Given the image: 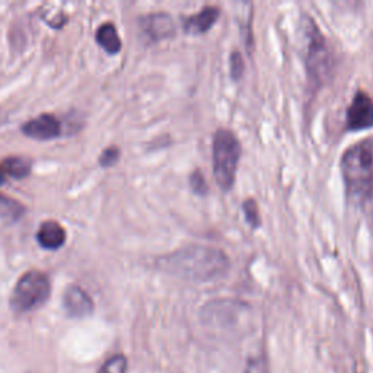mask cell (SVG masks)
<instances>
[{"mask_svg":"<svg viewBox=\"0 0 373 373\" xmlns=\"http://www.w3.org/2000/svg\"><path fill=\"white\" fill-rule=\"evenodd\" d=\"M213 174L217 185L223 192H229L238 171L241 159V143L234 131L219 129L213 134Z\"/></svg>","mask_w":373,"mask_h":373,"instance_id":"3","label":"cell"},{"mask_svg":"<svg viewBox=\"0 0 373 373\" xmlns=\"http://www.w3.org/2000/svg\"><path fill=\"white\" fill-rule=\"evenodd\" d=\"M5 181H6V174H5L4 168H2V165H0V185H2Z\"/></svg>","mask_w":373,"mask_h":373,"instance_id":"21","label":"cell"},{"mask_svg":"<svg viewBox=\"0 0 373 373\" xmlns=\"http://www.w3.org/2000/svg\"><path fill=\"white\" fill-rule=\"evenodd\" d=\"M245 373H264V367L259 362H251Z\"/></svg>","mask_w":373,"mask_h":373,"instance_id":"20","label":"cell"},{"mask_svg":"<svg viewBox=\"0 0 373 373\" xmlns=\"http://www.w3.org/2000/svg\"><path fill=\"white\" fill-rule=\"evenodd\" d=\"M22 213H24V209L18 202L11 200L0 194V217L15 220V219L21 217Z\"/></svg>","mask_w":373,"mask_h":373,"instance_id":"14","label":"cell"},{"mask_svg":"<svg viewBox=\"0 0 373 373\" xmlns=\"http://www.w3.org/2000/svg\"><path fill=\"white\" fill-rule=\"evenodd\" d=\"M143 28L144 31L152 36L154 40H161V39H166V36H171L175 31L174 26V21L169 15L166 14H155V15H149L147 18H144L143 22Z\"/></svg>","mask_w":373,"mask_h":373,"instance_id":"10","label":"cell"},{"mask_svg":"<svg viewBox=\"0 0 373 373\" xmlns=\"http://www.w3.org/2000/svg\"><path fill=\"white\" fill-rule=\"evenodd\" d=\"M22 131L35 140H51L60 134V124L56 117L43 114L24 124Z\"/></svg>","mask_w":373,"mask_h":373,"instance_id":"8","label":"cell"},{"mask_svg":"<svg viewBox=\"0 0 373 373\" xmlns=\"http://www.w3.org/2000/svg\"><path fill=\"white\" fill-rule=\"evenodd\" d=\"M127 367V360L124 356L117 354L114 357H111L102 367L101 373H124Z\"/></svg>","mask_w":373,"mask_h":373,"instance_id":"16","label":"cell"},{"mask_svg":"<svg viewBox=\"0 0 373 373\" xmlns=\"http://www.w3.org/2000/svg\"><path fill=\"white\" fill-rule=\"evenodd\" d=\"M50 280L39 272L31 270L25 273L15 286L12 293L11 307L18 312H28L41 307L50 296Z\"/></svg>","mask_w":373,"mask_h":373,"instance_id":"4","label":"cell"},{"mask_svg":"<svg viewBox=\"0 0 373 373\" xmlns=\"http://www.w3.org/2000/svg\"><path fill=\"white\" fill-rule=\"evenodd\" d=\"M120 158V151L117 147H108L102 152L101 158H99V164L102 166H111L114 165Z\"/></svg>","mask_w":373,"mask_h":373,"instance_id":"19","label":"cell"},{"mask_svg":"<svg viewBox=\"0 0 373 373\" xmlns=\"http://www.w3.org/2000/svg\"><path fill=\"white\" fill-rule=\"evenodd\" d=\"M220 9L216 6H206L197 15L186 18L184 22V31L189 34H203L207 32L219 19Z\"/></svg>","mask_w":373,"mask_h":373,"instance_id":"9","label":"cell"},{"mask_svg":"<svg viewBox=\"0 0 373 373\" xmlns=\"http://www.w3.org/2000/svg\"><path fill=\"white\" fill-rule=\"evenodd\" d=\"M166 269L184 277L207 282L225 274L229 267L228 255L212 247L192 245L166 257Z\"/></svg>","mask_w":373,"mask_h":373,"instance_id":"1","label":"cell"},{"mask_svg":"<svg viewBox=\"0 0 373 373\" xmlns=\"http://www.w3.org/2000/svg\"><path fill=\"white\" fill-rule=\"evenodd\" d=\"M347 196L359 203L373 200V139L350 146L342 158Z\"/></svg>","mask_w":373,"mask_h":373,"instance_id":"2","label":"cell"},{"mask_svg":"<svg viewBox=\"0 0 373 373\" xmlns=\"http://www.w3.org/2000/svg\"><path fill=\"white\" fill-rule=\"evenodd\" d=\"M229 67H231V76H232V79H239V78L242 76L245 64H244V59H242V56L239 54V51H234V53L231 54Z\"/></svg>","mask_w":373,"mask_h":373,"instance_id":"18","label":"cell"},{"mask_svg":"<svg viewBox=\"0 0 373 373\" xmlns=\"http://www.w3.org/2000/svg\"><path fill=\"white\" fill-rule=\"evenodd\" d=\"M190 185H192V190L197 194V196H204L207 194L209 189H207V182L206 178L203 176V174L197 169L190 175Z\"/></svg>","mask_w":373,"mask_h":373,"instance_id":"17","label":"cell"},{"mask_svg":"<svg viewBox=\"0 0 373 373\" xmlns=\"http://www.w3.org/2000/svg\"><path fill=\"white\" fill-rule=\"evenodd\" d=\"M36 239H39L41 247L47 249H57L66 241V231L63 229L60 223L49 220L41 225L39 234H36Z\"/></svg>","mask_w":373,"mask_h":373,"instance_id":"11","label":"cell"},{"mask_svg":"<svg viewBox=\"0 0 373 373\" xmlns=\"http://www.w3.org/2000/svg\"><path fill=\"white\" fill-rule=\"evenodd\" d=\"M307 28H308V56H307L308 76L314 85L321 86L331 76L332 54L322 32L311 19L307 24Z\"/></svg>","mask_w":373,"mask_h":373,"instance_id":"5","label":"cell"},{"mask_svg":"<svg viewBox=\"0 0 373 373\" xmlns=\"http://www.w3.org/2000/svg\"><path fill=\"white\" fill-rule=\"evenodd\" d=\"M242 210L245 214V219L248 222V225L252 228H258L261 225V217H259V210H258V204L254 199H248L244 204H242Z\"/></svg>","mask_w":373,"mask_h":373,"instance_id":"15","label":"cell"},{"mask_svg":"<svg viewBox=\"0 0 373 373\" xmlns=\"http://www.w3.org/2000/svg\"><path fill=\"white\" fill-rule=\"evenodd\" d=\"M63 304L67 314L76 318L88 317L94 309V304L89 294L78 286H70L66 289L63 296Z\"/></svg>","mask_w":373,"mask_h":373,"instance_id":"7","label":"cell"},{"mask_svg":"<svg viewBox=\"0 0 373 373\" xmlns=\"http://www.w3.org/2000/svg\"><path fill=\"white\" fill-rule=\"evenodd\" d=\"M373 126V99L369 94L357 91L347 108V129L364 130Z\"/></svg>","mask_w":373,"mask_h":373,"instance_id":"6","label":"cell"},{"mask_svg":"<svg viewBox=\"0 0 373 373\" xmlns=\"http://www.w3.org/2000/svg\"><path fill=\"white\" fill-rule=\"evenodd\" d=\"M2 168H4L6 175H9L12 178H16V179L26 178L29 175V172H31V164L25 158H19V156L8 158L2 164Z\"/></svg>","mask_w":373,"mask_h":373,"instance_id":"13","label":"cell"},{"mask_svg":"<svg viewBox=\"0 0 373 373\" xmlns=\"http://www.w3.org/2000/svg\"><path fill=\"white\" fill-rule=\"evenodd\" d=\"M96 43L109 54H117L121 50V40L117 28L113 24H104L96 31Z\"/></svg>","mask_w":373,"mask_h":373,"instance_id":"12","label":"cell"}]
</instances>
